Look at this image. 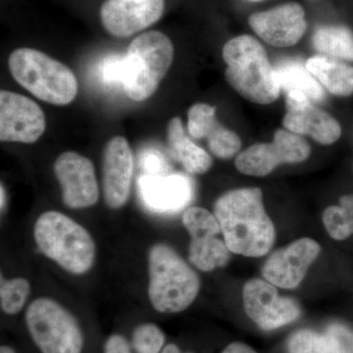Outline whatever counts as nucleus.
Instances as JSON below:
<instances>
[{"instance_id":"28","label":"nucleus","mask_w":353,"mask_h":353,"mask_svg":"<svg viewBox=\"0 0 353 353\" xmlns=\"http://www.w3.org/2000/svg\"><path fill=\"white\" fill-rule=\"evenodd\" d=\"M102 78L108 85H122L124 73V58L112 55L106 58L102 64Z\"/></svg>"},{"instance_id":"25","label":"nucleus","mask_w":353,"mask_h":353,"mask_svg":"<svg viewBox=\"0 0 353 353\" xmlns=\"http://www.w3.org/2000/svg\"><path fill=\"white\" fill-rule=\"evenodd\" d=\"M201 132V139H208L209 150L220 159H229L241 148L240 137L220 124L217 118L208 123Z\"/></svg>"},{"instance_id":"3","label":"nucleus","mask_w":353,"mask_h":353,"mask_svg":"<svg viewBox=\"0 0 353 353\" xmlns=\"http://www.w3.org/2000/svg\"><path fill=\"white\" fill-rule=\"evenodd\" d=\"M34 238L39 252L69 273L83 275L94 266L97 246L92 234L63 213L46 211L39 216Z\"/></svg>"},{"instance_id":"4","label":"nucleus","mask_w":353,"mask_h":353,"mask_svg":"<svg viewBox=\"0 0 353 353\" xmlns=\"http://www.w3.org/2000/svg\"><path fill=\"white\" fill-rule=\"evenodd\" d=\"M148 299L160 313H178L196 301L201 280L196 272L166 243H157L148 252Z\"/></svg>"},{"instance_id":"33","label":"nucleus","mask_w":353,"mask_h":353,"mask_svg":"<svg viewBox=\"0 0 353 353\" xmlns=\"http://www.w3.org/2000/svg\"><path fill=\"white\" fill-rule=\"evenodd\" d=\"M0 199H1V201H0V208H1V211H3L6 205V194L2 183L1 187H0Z\"/></svg>"},{"instance_id":"5","label":"nucleus","mask_w":353,"mask_h":353,"mask_svg":"<svg viewBox=\"0 0 353 353\" xmlns=\"http://www.w3.org/2000/svg\"><path fill=\"white\" fill-rule=\"evenodd\" d=\"M11 75L41 101L67 105L75 99L78 81L66 65L32 48H18L9 57Z\"/></svg>"},{"instance_id":"2","label":"nucleus","mask_w":353,"mask_h":353,"mask_svg":"<svg viewBox=\"0 0 353 353\" xmlns=\"http://www.w3.org/2000/svg\"><path fill=\"white\" fill-rule=\"evenodd\" d=\"M222 54L227 64L225 78L243 99L262 105L277 101L281 88L275 69L257 39L248 34L236 37L225 44Z\"/></svg>"},{"instance_id":"30","label":"nucleus","mask_w":353,"mask_h":353,"mask_svg":"<svg viewBox=\"0 0 353 353\" xmlns=\"http://www.w3.org/2000/svg\"><path fill=\"white\" fill-rule=\"evenodd\" d=\"M132 343L124 336L113 334L104 343L103 353H132Z\"/></svg>"},{"instance_id":"15","label":"nucleus","mask_w":353,"mask_h":353,"mask_svg":"<svg viewBox=\"0 0 353 353\" xmlns=\"http://www.w3.org/2000/svg\"><path fill=\"white\" fill-rule=\"evenodd\" d=\"M134 157L124 137H114L108 141L102 159V189L104 201L111 209L127 203L131 190Z\"/></svg>"},{"instance_id":"34","label":"nucleus","mask_w":353,"mask_h":353,"mask_svg":"<svg viewBox=\"0 0 353 353\" xmlns=\"http://www.w3.org/2000/svg\"><path fill=\"white\" fill-rule=\"evenodd\" d=\"M0 353H17L14 350V348L8 347V345H2L0 347Z\"/></svg>"},{"instance_id":"6","label":"nucleus","mask_w":353,"mask_h":353,"mask_svg":"<svg viewBox=\"0 0 353 353\" xmlns=\"http://www.w3.org/2000/svg\"><path fill=\"white\" fill-rule=\"evenodd\" d=\"M173 59V43L166 34L150 31L134 39L124 57L122 87L127 97L134 101L152 97Z\"/></svg>"},{"instance_id":"18","label":"nucleus","mask_w":353,"mask_h":353,"mask_svg":"<svg viewBox=\"0 0 353 353\" xmlns=\"http://www.w3.org/2000/svg\"><path fill=\"white\" fill-rule=\"evenodd\" d=\"M139 192L148 208L160 213L181 210L194 197V185L190 178L180 174L145 175L139 180Z\"/></svg>"},{"instance_id":"20","label":"nucleus","mask_w":353,"mask_h":353,"mask_svg":"<svg viewBox=\"0 0 353 353\" xmlns=\"http://www.w3.org/2000/svg\"><path fill=\"white\" fill-rule=\"evenodd\" d=\"M281 90L285 99L308 101L319 103L325 99V92L308 69L305 62L297 59H283L274 66Z\"/></svg>"},{"instance_id":"26","label":"nucleus","mask_w":353,"mask_h":353,"mask_svg":"<svg viewBox=\"0 0 353 353\" xmlns=\"http://www.w3.org/2000/svg\"><path fill=\"white\" fill-rule=\"evenodd\" d=\"M31 294V285L24 278H0V306L7 315H16L24 307Z\"/></svg>"},{"instance_id":"12","label":"nucleus","mask_w":353,"mask_h":353,"mask_svg":"<svg viewBox=\"0 0 353 353\" xmlns=\"http://www.w3.org/2000/svg\"><path fill=\"white\" fill-rule=\"evenodd\" d=\"M61 185L62 201L71 209L92 208L99 199V183L94 164L88 158L74 152L62 153L53 165Z\"/></svg>"},{"instance_id":"13","label":"nucleus","mask_w":353,"mask_h":353,"mask_svg":"<svg viewBox=\"0 0 353 353\" xmlns=\"http://www.w3.org/2000/svg\"><path fill=\"white\" fill-rule=\"evenodd\" d=\"M321 246L310 238L299 239L272 253L262 267L264 280L282 289H294L317 259Z\"/></svg>"},{"instance_id":"24","label":"nucleus","mask_w":353,"mask_h":353,"mask_svg":"<svg viewBox=\"0 0 353 353\" xmlns=\"http://www.w3.org/2000/svg\"><path fill=\"white\" fill-rule=\"evenodd\" d=\"M323 223L334 240H347L353 234V194L340 199V205L325 209Z\"/></svg>"},{"instance_id":"17","label":"nucleus","mask_w":353,"mask_h":353,"mask_svg":"<svg viewBox=\"0 0 353 353\" xmlns=\"http://www.w3.org/2000/svg\"><path fill=\"white\" fill-rule=\"evenodd\" d=\"M287 113L283 124L294 134L311 137L321 145L336 143L341 136V128L333 116L308 101L285 99Z\"/></svg>"},{"instance_id":"19","label":"nucleus","mask_w":353,"mask_h":353,"mask_svg":"<svg viewBox=\"0 0 353 353\" xmlns=\"http://www.w3.org/2000/svg\"><path fill=\"white\" fill-rule=\"evenodd\" d=\"M289 353H353V331L340 323L329 325L324 333L301 330L288 341Z\"/></svg>"},{"instance_id":"29","label":"nucleus","mask_w":353,"mask_h":353,"mask_svg":"<svg viewBox=\"0 0 353 353\" xmlns=\"http://www.w3.org/2000/svg\"><path fill=\"white\" fill-rule=\"evenodd\" d=\"M141 166L146 175H167L166 162L162 155L158 154L157 152L145 153L141 157Z\"/></svg>"},{"instance_id":"23","label":"nucleus","mask_w":353,"mask_h":353,"mask_svg":"<svg viewBox=\"0 0 353 353\" xmlns=\"http://www.w3.org/2000/svg\"><path fill=\"white\" fill-rule=\"evenodd\" d=\"M312 43L322 57L353 61V32L345 26H319L313 34Z\"/></svg>"},{"instance_id":"27","label":"nucleus","mask_w":353,"mask_h":353,"mask_svg":"<svg viewBox=\"0 0 353 353\" xmlns=\"http://www.w3.org/2000/svg\"><path fill=\"white\" fill-rule=\"evenodd\" d=\"M164 343L163 331L152 323L139 325L132 332V347L137 353H161Z\"/></svg>"},{"instance_id":"7","label":"nucleus","mask_w":353,"mask_h":353,"mask_svg":"<svg viewBox=\"0 0 353 353\" xmlns=\"http://www.w3.org/2000/svg\"><path fill=\"white\" fill-rule=\"evenodd\" d=\"M26 326L41 353H82L85 338L80 324L61 304L41 297L30 304Z\"/></svg>"},{"instance_id":"10","label":"nucleus","mask_w":353,"mask_h":353,"mask_svg":"<svg viewBox=\"0 0 353 353\" xmlns=\"http://www.w3.org/2000/svg\"><path fill=\"white\" fill-rule=\"evenodd\" d=\"M243 301L246 315L264 331L292 324L301 313L296 301L279 296L275 285L261 279H252L245 283Z\"/></svg>"},{"instance_id":"1","label":"nucleus","mask_w":353,"mask_h":353,"mask_svg":"<svg viewBox=\"0 0 353 353\" xmlns=\"http://www.w3.org/2000/svg\"><path fill=\"white\" fill-rule=\"evenodd\" d=\"M214 215L230 252L246 257H261L270 252L275 227L265 210L259 188L223 194L215 202Z\"/></svg>"},{"instance_id":"21","label":"nucleus","mask_w":353,"mask_h":353,"mask_svg":"<svg viewBox=\"0 0 353 353\" xmlns=\"http://www.w3.org/2000/svg\"><path fill=\"white\" fill-rule=\"evenodd\" d=\"M167 141L172 157L188 173L201 175L212 166V158L187 136L180 118L174 117L169 122Z\"/></svg>"},{"instance_id":"32","label":"nucleus","mask_w":353,"mask_h":353,"mask_svg":"<svg viewBox=\"0 0 353 353\" xmlns=\"http://www.w3.org/2000/svg\"><path fill=\"white\" fill-rule=\"evenodd\" d=\"M161 353H183L181 352L180 348H179L178 345H174V343H170V345H166L164 347L163 350H162ZM190 353V352H185Z\"/></svg>"},{"instance_id":"16","label":"nucleus","mask_w":353,"mask_h":353,"mask_svg":"<svg viewBox=\"0 0 353 353\" xmlns=\"http://www.w3.org/2000/svg\"><path fill=\"white\" fill-rule=\"evenodd\" d=\"M163 10L164 0H106L101 19L109 34L127 38L157 23Z\"/></svg>"},{"instance_id":"35","label":"nucleus","mask_w":353,"mask_h":353,"mask_svg":"<svg viewBox=\"0 0 353 353\" xmlns=\"http://www.w3.org/2000/svg\"><path fill=\"white\" fill-rule=\"evenodd\" d=\"M248 1L259 2V1H261V0H248Z\"/></svg>"},{"instance_id":"11","label":"nucleus","mask_w":353,"mask_h":353,"mask_svg":"<svg viewBox=\"0 0 353 353\" xmlns=\"http://www.w3.org/2000/svg\"><path fill=\"white\" fill-rule=\"evenodd\" d=\"M46 130V117L39 104L25 95L0 92V141L34 143Z\"/></svg>"},{"instance_id":"31","label":"nucleus","mask_w":353,"mask_h":353,"mask_svg":"<svg viewBox=\"0 0 353 353\" xmlns=\"http://www.w3.org/2000/svg\"><path fill=\"white\" fill-rule=\"evenodd\" d=\"M222 353H257L250 345L243 343H233L228 345Z\"/></svg>"},{"instance_id":"14","label":"nucleus","mask_w":353,"mask_h":353,"mask_svg":"<svg viewBox=\"0 0 353 353\" xmlns=\"http://www.w3.org/2000/svg\"><path fill=\"white\" fill-rule=\"evenodd\" d=\"M248 23L260 38L276 48L294 46L307 28L304 9L296 2L252 14Z\"/></svg>"},{"instance_id":"22","label":"nucleus","mask_w":353,"mask_h":353,"mask_svg":"<svg viewBox=\"0 0 353 353\" xmlns=\"http://www.w3.org/2000/svg\"><path fill=\"white\" fill-rule=\"evenodd\" d=\"M305 66L330 94L336 97L353 94V67L350 65L316 55L306 60Z\"/></svg>"},{"instance_id":"9","label":"nucleus","mask_w":353,"mask_h":353,"mask_svg":"<svg viewBox=\"0 0 353 353\" xmlns=\"http://www.w3.org/2000/svg\"><path fill=\"white\" fill-rule=\"evenodd\" d=\"M182 222L190 236V263L203 272L226 266L231 252L225 241L218 236L222 231L214 213L194 206L183 212Z\"/></svg>"},{"instance_id":"8","label":"nucleus","mask_w":353,"mask_h":353,"mask_svg":"<svg viewBox=\"0 0 353 353\" xmlns=\"http://www.w3.org/2000/svg\"><path fill=\"white\" fill-rule=\"evenodd\" d=\"M311 153L310 145L299 134L277 130L272 143H255L241 152L234 165L246 176H265L282 164L305 161Z\"/></svg>"}]
</instances>
